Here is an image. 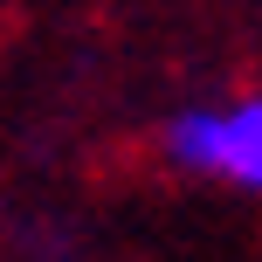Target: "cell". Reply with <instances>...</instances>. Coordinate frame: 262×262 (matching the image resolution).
<instances>
[{
    "mask_svg": "<svg viewBox=\"0 0 262 262\" xmlns=\"http://www.w3.org/2000/svg\"><path fill=\"white\" fill-rule=\"evenodd\" d=\"M166 152L186 172H214L228 186H255L262 193V97L180 111L166 124Z\"/></svg>",
    "mask_w": 262,
    "mask_h": 262,
    "instance_id": "6da1fadb",
    "label": "cell"
}]
</instances>
